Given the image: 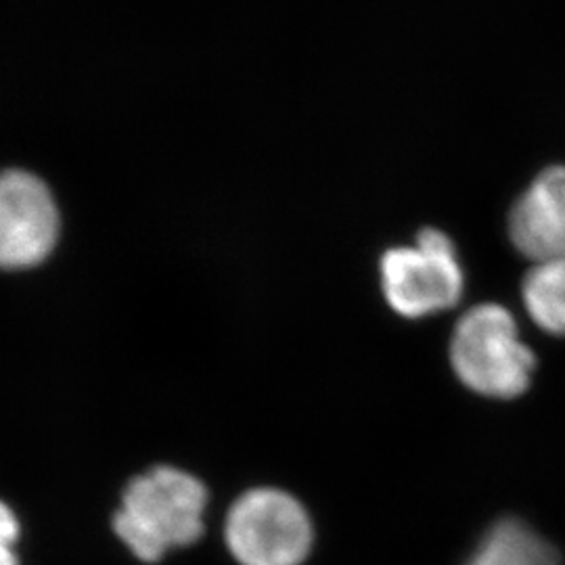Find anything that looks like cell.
Instances as JSON below:
<instances>
[{
    "instance_id": "2",
    "label": "cell",
    "mask_w": 565,
    "mask_h": 565,
    "mask_svg": "<svg viewBox=\"0 0 565 565\" xmlns=\"http://www.w3.org/2000/svg\"><path fill=\"white\" fill-rule=\"evenodd\" d=\"M450 363L469 390L490 398H515L527 390L536 359L520 340L507 308L480 303L455 327Z\"/></svg>"
},
{
    "instance_id": "1",
    "label": "cell",
    "mask_w": 565,
    "mask_h": 565,
    "mask_svg": "<svg viewBox=\"0 0 565 565\" xmlns=\"http://www.w3.org/2000/svg\"><path fill=\"white\" fill-rule=\"evenodd\" d=\"M205 486L177 467H153L126 486L114 530L142 562H160L170 548L202 539Z\"/></svg>"
},
{
    "instance_id": "3",
    "label": "cell",
    "mask_w": 565,
    "mask_h": 565,
    "mask_svg": "<svg viewBox=\"0 0 565 565\" xmlns=\"http://www.w3.org/2000/svg\"><path fill=\"white\" fill-rule=\"evenodd\" d=\"M224 539L242 565H300L312 546V524L291 494L254 488L231 507Z\"/></svg>"
},
{
    "instance_id": "7",
    "label": "cell",
    "mask_w": 565,
    "mask_h": 565,
    "mask_svg": "<svg viewBox=\"0 0 565 565\" xmlns=\"http://www.w3.org/2000/svg\"><path fill=\"white\" fill-rule=\"evenodd\" d=\"M465 565H562L553 546L518 520H503L486 532Z\"/></svg>"
},
{
    "instance_id": "8",
    "label": "cell",
    "mask_w": 565,
    "mask_h": 565,
    "mask_svg": "<svg viewBox=\"0 0 565 565\" xmlns=\"http://www.w3.org/2000/svg\"><path fill=\"white\" fill-rule=\"evenodd\" d=\"M522 296L534 323L551 335H565V258L534 263Z\"/></svg>"
},
{
    "instance_id": "4",
    "label": "cell",
    "mask_w": 565,
    "mask_h": 565,
    "mask_svg": "<svg viewBox=\"0 0 565 565\" xmlns=\"http://www.w3.org/2000/svg\"><path fill=\"white\" fill-rule=\"evenodd\" d=\"M382 287L387 303L408 319L452 308L463 294V270L448 235L425 228L415 245L385 252Z\"/></svg>"
},
{
    "instance_id": "6",
    "label": "cell",
    "mask_w": 565,
    "mask_h": 565,
    "mask_svg": "<svg viewBox=\"0 0 565 565\" xmlns=\"http://www.w3.org/2000/svg\"><path fill=\"white\" fill-rule=\"evenodd\" d=\"M509 237L532 263L565 258V166L541 172L513 203Z\"/></svg>"
},
{
    "instance_id": "9",
    "label": "cell",
    "mask_w": 565,
    "mask_h": 565,
    "mask_svg": "<svg viewBox=\"0 0 565 565\" xmlns=\"http://www.w3.org/2000/svg\"><path fill=\"white\" fill-rule=\"evenodd\" d=\"M20 522L11 507L0 501V565H20Z\"/></svg>"
},
{
    "instance_id": "5",
    "label": "cell",
    "mask_w": 565,
    "mask_h": 565,
    "mask_svg": "<svg viewBox=\"0 0 565 565\" xmlns=\"http://www.w3.org/2000/svg\"><path fill=\"white\" fill-rule=\"evenodd\" d=\"M60 239V212L49 186L23 170L0 172V268L44 263Z\"/></svg>"
}]
</instances>
